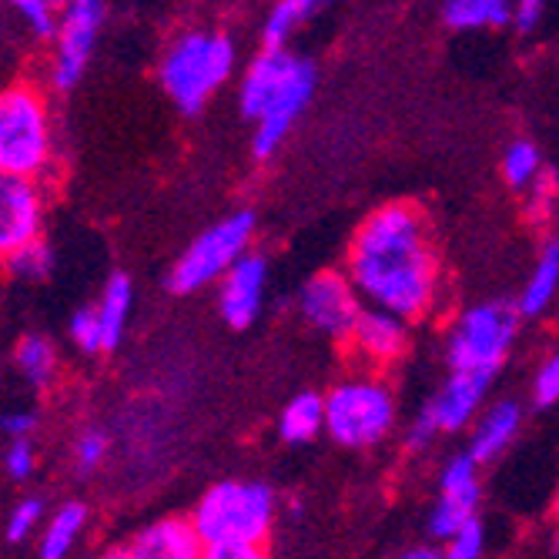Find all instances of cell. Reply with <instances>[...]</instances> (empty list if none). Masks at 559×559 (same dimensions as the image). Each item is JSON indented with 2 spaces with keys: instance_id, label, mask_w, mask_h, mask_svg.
<instances>
[{
  "instance_id": "cell-33",
  "label": "cell",
  "mask_w": 559,
  "mask_h": 559,
  "mask_svg": "<svg viewBox=\"0 0 559 559\" xmlns=\"http://www.w3.org/2000/svg\"><path fill=\"white\" fill-rule=\"evenodd\" d=\"M4 473L14 483H27L37 473V445L34 439H14L4 449Z\"/></svg>"
},
{
  "instance_id": "cell-23",
  "label": "cell",
  "mask_w": 559,
  "mask_h": 559,
  "mask_svg": "<svg viewBox=\"0 0 559 559\" xmlns=\"http://www.w3.org/2000/svg\"><path fill=\"white\" fill-rule=\"evenodd\" d=\"M439 17L449 31H499L513 27V4L510 0H445Z\"/></svg>"
},
{
  "instance_id": "cell-9",
  "label": "cell",
  "mask_w": 559,
  "mask_h": 559,
  "mask_svg": "<svg viewBox=\"0 0 559 559\" xmlns=\"http://www.w3.org/2000/svg\"><path fill=\"white\" fill-rule=\"evenodd\" d=\"M105 21L108 4H100V0H68V4H61V31L55 40V58H50V87L58 94H68L81 84Z\"/></svg>"
},
{
  "instance_id": "cell-12",
  "label": "cell",
  "mask_w": 559,
  "mask_h": 559,
  "mask_svg": "<svg viewBox=\"0 0 559 559\" xmlns=\"http://www.w3.org/2000/svg\"><path fill=\"white\" fill-rule=\"evenodd\" d=\"M345 345L369 372H379L405 359V352L413 345V325L385 309L366 305V312L355 322Z\"/></svg>"
},
{
  "instance_id": "cell-21",
  "label": "cell",
  "mask_w": 559,
  "mask_h": 559,
  "mask_svg": "<svg viewBox=\"0 0 559 559\" xmlns=\"http://www.w3.org/2000/svg\"><path fill=\"white\" fill-rule=\"evenodd\" d=\"M87 526V506L84 502H64L47 516L40 539H37V559H71L81 533Z\"/></svg>"
},
{
  "instance_id": "cell-40",
  "label": "cell",
  "mask_w": 559,
  "mask_h": 559,
  "mask_svg": "<svg viewBox=\"0 0 559 559\" xmlns=\"http://www.w3.org/2000/svg\"><path fill=\"white\" fill-rule=\"evenodd\" d=\"M100 559H134V552L128 549V543L124 546H115V549H108L105 556H100Z\"/></svg>"
},
{
  "instance_id": "cell-20",
  "label": "cell",
  "mask_w": 559,
  "mask_h": 559,
  "mask_svg": "<svg viewBox=\"0 0 559 559\" xmlns=\"http://www.w3.org/2000/svg\"><path fill=\"white\" fill-rule=\"evenodd\" d=\"M14 369L31 389H47L58 379L61 359H58V345L50 342L44 332H24L14 342Z\"/></svg>"
},
{
  "instance_id": "cell-41",
  "label": "cell",
  "mask_w": 559,
  "mask_h": 559,
  "mask_svg": "<svg viewBox=\"0 0 559 559\" xmlns=\"http://www.w3.org/2000/svg\"><path fill=\"white\" fill-rule=\"evenodd\" d=\"M549 546H552V556L559 559V523H556V530H552V539H549Z\"/></svg>"
},
{
  "instance_id": "cell-25",
  "label": "cell",
  "mask_w": 559,
  "mask_h": 559,
  "mask_svg": "<svg viewBox=\"0 0 559 559\" xmlns=\"http://www.w3.org/2000/svg\"><path fill=\"white\" fill-rule=\"evenodd\" d=\"M499 171H502L506 185H510L513 191H530L546 175L543 151L530 138H520V141H513L510 147L502 151Z\"/></svg>"
},
{
  "instance_id": "cell-8",
  "label": "cell",
  "mask_w": 559,
  "mask_h": 559,
  "mask_svg": "<svg viewBox=\"0 0 559 559\" xmlns=\"http://www.w3.org/2000/svg\"><path fill=\"white\" fill-rule=\"evenodd\" d=\"M255 238V212H235L201 231L168 272L171 295H194L209 285H222V278L251 251Z\"/></svg>"
},
{
  "instance_id": "cell-18",
  "label": "cell",
  "mask_w": 559,
  "mask_h": 559,
  "mask_svg": "<svg viewBox=\"0 0 559 559\" xmlns=\"http://www.w3.org/2000/svg\"><path fill=\"white\" fill-rule=\"evenodd\" d=\"M275 426H278V439L288 442V445L316 442L325 432V392L305 389V392L292 395L282 405Z\"/></svg>"
},
{
  "instance_id": "cell-13",
  "label": "cell",
  "mask_w": 559,
  "mask_h": 559,
  "mask_svg": "<svg viewBox=\"0 0 559 559\" xmlns=\"http://www.w3.org/2000/svg\"><path fill=\"white\" fill-rule=\"evenodd\" d=\"M47 201L37 181L0 178V251L4 259L44 238Z\"/></svg>"
},
{
  "instance_id": "cell-42",
  "label": "cell",
  "mask_w": 559,
  "mask_h": 559,
  "mask_svg": "<svg viewBox=\"0 0 559 559\" xmlns=\"http://www.w3.org/2000/svg\"><path fill=\"white\" fill-rule=\"evenodd\" d=\"M552 513H556V523H559V489H556V502H552Z\"/></svg>"
},
{
  "instance_id": "cell-2",
  "label": "cell",
  "mask_w": 559,
  "mask_h": 559,
  "mask_svg": "<svg viewBox=\"0 0 559 559\" xmlns=\"http://www.w3.org/2000/svg\"><path fill=\"white\" fill-rule=\"evenodd\" d=\"M316 84V64L292 50H259L251 58L238 84V108L259 124L251 134V155L259 162H269L282 147L301 111L309 108Z\"/></svg>"
},
{
  "instance_id": "cell-7",
  "label": "cell",
  "mask_w": 559,
  "mask_h": 559,
  "mask_svg": "<svg viewBox=\"0 0 559 559\" xmlns=\"http://www.w3.org/2000/svg\"><path fill=\"white\" fill-rule=\"evenodd\" d=\"M520 309L510 301H479L469 305L445 332V366L449 372L489 376L506 366L520 335Z\"/></svg>"
},
{
  "instance_id": "cell-6",
  "label": "cell",
  "mask_w": 559,
  "mask_h": 559,
  "mask_svg": "<svg viewBox=\"0 0 559 559\" xmlns=\"http://www.w3.org/2000/svg\"><path fill=\"white\" fill-rule=\"evenodd\" d=\"M55 162V118L47 94L11 84L0 94V178L37 181Z\"/></svg>"
},
{
  "instance_id": "cell-3",
  "label": "cell",
  "mask_w": 559,
  "mask_h": 559,
  "mask_svg": "<svg viewBox=\"0 0 559 559\" xmlns=\"http://www.w3.org/2000/svg\"><path fill=\"white\" fill-rule=\"evenodd\" d=\"M238 64V47L225 31H178L158 61V84L181 115H198L228 84Z\"/></svg>"
},
{
  "instance_id": "cell-14",
  "label": "cell",
  "mask_w": 559,
  "mask_h": 559,
  "mask_svg": "<svg viewBox=\"0 0 559 559\" xmlns=\"http://www.w3.org/2000/svg\"><path fill=\"white\" fill-rule=\"evenodd\" d=\"M265 295H269V259L262 251H248L218 285V312L225 325L231 329L255 325L262 316Z\"/></svg>"
},
{
  "instance_id": "cell-4",
  "label": "cell",
  "mask_w": 559,
  "mask_h": 559,
  "mask_svg": "<svg viewBox=\"0 0 559 559\" xmlns=\"http://www.w3.org/2000/svg\"><path fill=\"white\" fill-rule=\"evenodd\" d=\"M275 516V489L259 479H222L201 492L191 510V523L205 546H265Z\"/></svg>"
},
{
  "instance_id": "cell-43",
  "label": "cell",
  "mask_w": 559,
  "mask_h": 559,
  "mask_svg": "<svg viewBox=\"0 0 559 559\" xmlns=\"http://www.w3.org/2000/svg\"><path fill=\"white\" fill-rule=\"evenodd\" d=\"M556 178H559V171H556Z\"/></svg>"
},
{
  "instance_id": "cell-38",
  "label": "cell",
  "mask_w": 559,
  "mask_h": 559,
  "mask_svg": "<svg viewBox=\"0 0 559 559\" xmlns=\"http://www.w3.org/2000/svg\"><path fill=\"white\" fill-rule=\"evenodd\" d=\"M205 559H269L265 546H209Z\"/></svg>"
},
{
  "instance_id": "cell-31",
  "label": "cell",
  "mask_w": 559,
  "mask_h": 559,
  "mask_svg": "<svg viewBox=\"0 0 559 559\" xmlns=\"http://www.w3.org/2000/svg\"><path fill=\"white\" fill-rule=\"evenodd\" d=\"M533 402L539 409H549V405L559 402V342L546 352V359L533 376Z\"/></svg>"
},
{
  "instance_id": "cell-39",
  "label": "cell",
  "mask_w": 559,
  "mask_h": 559,
  "mask_svg": "<svg viewBox=\"0 0 559 559\" xmlns=\"http://www.w3.org/2000/svg\"><path fill=\"white\" fill-rule=\"evenodd\" d=\"M395 559H442V556H439V549H432V546H413V549L399 552Z\"/></svg>"
},
{
  "instance_id": "cell-34",
  "label": "cell",
  "mask_w": 559,
  "mask_h": 559,
  "mask_svg": "<svg viewBox=\"0 0 559 559\" xmlns=\"http://www.w3.org/2000/svg\"><path fill=\"white\" fill-rule=\"evenodd\" d=\"M559 194V178L556 175H543L530 191H526V215L533 218H546L549 209H552V198Z\"/></svg>"
},
{
  "instance_id": "cell-5",
  "label": "cell",
  "mask_w": 559,
  "mask_h": 559,
  "mask_svg": "<svg viewBox=\"0 0 559 559\" xmlns=\"http://www.w3.org/2000/svg\"><path fill=\"white\" fill-rule=\"evenodd\" d=\"M395 423L399 399L379 372H352L325 392V436L342 449H372Z\"/></svg>"
},
{
  "instance_id": "cell-19",
  "label": "cell",
  "mask_w": 559,
  "mask_h": 559,
  "mask_svg": "<svg viewBox=\"0 0 559 559\" xmlns=\"http://www.w3.org/2000/svg\"><path fill=\"white\" fill-rule=\"evenodd\" d=\"M559 295V238H549L539 251V259L520 292L516 309L523 319H539Z\"/></svg>"
},
{
  "instance_id": "cell-35",
  "label": "cell",
  "mask_w": 559,
  "mask_h": 559,
  "mask_svg": "<svg viewBox=\"0 0 559 559\" xmlns=\"http://www.w3.org/2000/svg\"><path fill=\"white\" fill-rule=\"evenodd\" d=\"M439 436H442V432L436 429L432 416H429L426 409H419V413H416V419L409 423V429H405V449H409V452H419V449L432 445Z\"/></svg>"
},
{
  "instance_id": "cell-32",
  "label": "cell",
  "mask_w": 559,
  "mask_h": 559,
  "mask_svg": "<svg viewBox=\"0 0 559 559\" xmlns=\"http://www.w3.org/2000/svg\"><path fill=\"white\" fill-rule=\"evenodd\" d=\"M439 556L442 559H483L486 556V526H483V520L469 523L463 533H455L449 543H442Z\"/></svg>"
},
{
  "instance_id": "cell-1",
  "label": "cell",
  "mask_w": 559,
  "mask_h": 559,
  "mask_svg": "<svg viewBox=\"0 0 559 559\" xmlns=\"http://www.w3.org/2000/svg\"><path fill=\"white\" fill-rule=\"evenodd\" d=\"M345 275L372 309L409 325L432 319L442 305V262L426 209L416 201L372 209L348 241Z\"/></svg>"
},
{
  "instance_id": "cell-16",
  "label": "cell",
  "mask_w": 559,
  "mask_h": 559,
  "mask_svg": "<svg viewBox=\"0 0 559 559\" xmlns=\"http://www.w3.org/2000/svg\"><path fill=\"white\" fill-rule=\"evenodd\" d=\"M134 559H205V539L198 536L191 516H162L138 530L128 543Z\"/></svg>"
},
{
  "instance_id": "cell-28",
  "label": "cell",
  "mask_w": 559,
  "mask_h": 559,
  "mask_svg": "<svg viewBox=\"0 0 559 559\" xmlns=\"http://www.w3.org/2000/svg\"><path fill=\"white\" fill-rule=\"evenodd\" d=\"M68 338L84 355H100V352H105V332H100V319H97L94 305H81V309L71 312V319H68Z\"/></svg>"
},
{
  "instance_id": "cell-30",
  "label": "cell",
  "mask_w": 559,
  "mask_h": 559,
  "mask_svg": "<svg viewBox=\"0 0 559 559\" xmlns=\"http://www.w3.org/2000/svg\"><path fill=\"white\" fill-rule=\"evenodd\" d=\"M44 523V502L37 496H24L14 502V510L8 516V526H4V536L8 543H21L27 536H34Z\"/></svg>"
},
{
  "instance_id": "cell-36",
  "label": "cell",
  "mask_w": 559,
  "mask_h": 559,
  "mask_svg": "<svg viewBox=\"0 0 559 559\" xmlns=\"http://www.w3.org/2000/svg\"><path fill=\"white\" fill-rule=\"evenodd\" d=\"M543 17H546V4H543V0H516V4H513V27L520 34L539 31Z\"/></svg>"
},
{
  "instance_id": "cell-24",
  "label": "cell",
  "mask_w": 559,
  "mask_h": 559,
  "mask_svg": "<svg viewBox=\"0 0 559 559\" xmlns=\"http://www.w3.org/2000/svg\"><path fill=\"white\" fill-rule=\"evenodd\" d=\"M319 11L322 4H316V0H278V4H272L259 31L262 50H288V40L298 34V27L312 21Z\"/></svg>"
},
{
  "instance_id": "cell-11",
  "label": "cell",
  "mask_w": 559,
  "mask_h": 559,
  "mask_svg": "<svg viewBox=\"0 0 559 559\" xmlns=\"http://www.w3.org/2000/svg\"><path fill=\"white\" fill-rule=\"evenodd\" d=\"M362 312H366V301L345 272H335V269L316 272L298 288V316L316 332L335 342H348Z\"/></svg>"
},
{
  "instance_id": "cell-17",
  "label": "cell",
  "mask_w": 559,
  "mask_h": 559,
  "mask_svg": "<svg viewBox=\"0 0 559 559\" xmlns=\"http://www.w3.org/2000/svg\"><path fill=\"white\" fill-rule=\"evenodd\" d=\"M520 429H523V405L516 399H496L486 405L476 426L469 429L466 452L479 466H486V463L499 460V455L516 442Z\"/></svg>"
},
{
  "instance_id": "cell-37",
  "label": "cell",
  "mask_w": 559,
  "mask_h": 559,
  "mask_svg": "<svg viewBox=\"0 0 559 559\" xmlns=\"http://www.w3.org/2000/svg\"><path fill=\"white\" fill-rule=\"evenodd\" d=\"M34 429H37V413H31V409H11V413H4V436H8V442L31 439Z\"/></svg>"
},
{
  "instance_id": "cell-15",
  "label": "cell",
  "mask_w": 559,
  "mask_h": 559,
  "mask_svg": "<svg viewBox=\"0 0 559 559\" xmlns=\"http://www.w3.org/2000/svg\"><path fill=\"white\" fill-rule=\"evenodd\" d=\"M492 379L489 376H473V372H449L445 382L436 389V395L423 405L432 416L436 429L445 432H463L476 426V419L486 409V392Z\"/></svg>"
},
{
  "instance_id": "cell-10",
  "label": "cell",
  "mask_w": 559,
  "mask_h": 559,
  "mask_svg": "<svg viewBox=\"0 0 559 559\" xmlns=\"http://www.w3.org/2000/svg\"><path fill=\"white\" fill-rule=\"evenodd\" d=\"M479 502H483V466L469 452L449 455L439 473V496L426 520L429 536L449 543L455 533H463L469 523L479 520Z\"/></svg>"
},
{
  "instance_id": "cell-26",
  "label": "cell",
  "mask_w": 559,
  "mask_h": 559,
  "mask_svg": "<svg viewBox=\"0 0 559 559\" xmlns=\"http://www.w3.org/2000/svg\"><path fill=\"white\" fill-rule=\"evenodd\" d=\"M11 11L24 21L27 34L34 40H58V31H61V4H50V0H14Z\"/></svg>"
},
{
  "instance_id": "cell-22",
  "label": "cell",
  "mask_w": 559,
  "mask_h": 559,
  "mask_svg": "<svg viewBox=\"0 0 559 559\" xmlns=\"http://www.w3.org/2000/svg\"><path fill=\"white\" fill-rule=\"evenodd\" d=\"M131 305H134V285L124 272H115L105 282V288H100V298L94 305L100 319V332H105V352H115L124 342Z\"/></svg>"
},
{
  "instance_id": "cell-27",
  "label": "cell",
  "mask_w": 559,
  "mask_h": 559,
  "mask_svg": "<svg viewBox=\"0 0 559 559\" xmlns=\"http://www.w3.org/2000/svg\"><path fill=\"white\" fill-rule=\"evenodd\" d=\"M8 262V272L14 278H24V282H44L50 272H55V248H50L47 238L34 241V245H24L21 251L4 259Z\"/></svg>"
},
{
  "instance_id": "cell-29",
  "label": "cell",
  "mask_w": 559,
  "mask_h": 559,
  "mask_svg": "<svg viewBox=\"0 0 559 559\" xmlns=\"http://www.w3.org/2000/svg\"><path fill=\"white\" fill-rule=\"evenodd\" d=\"M108 449H111V439L105 429H84L74 445H71V455H74V466L78 473L91 476L94 469H100V463L108 460Z\"/></svg>"
}]
</instances>
